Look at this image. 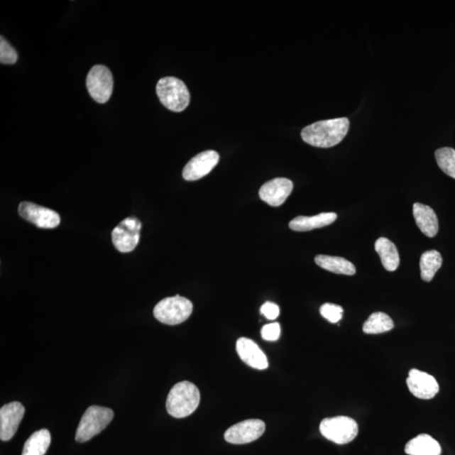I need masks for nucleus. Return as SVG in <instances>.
<instances>
[{"label": "nucleus", "instance_id": "obj_27", "mask_svg": "<svg viewBox=\"0 0 455 455\" xmlns=\"http://www.w3.org/2000/svg\"><path fill=\"white\" fill-rule=\"evenodd\" d=\"M281 335V327L278 322L268 324L261 329V337L265 341H275L279 339Z\"/></svg>", "mask_w": 455, "mask_h": 455}, {"label": "nucleus", "instance_id": "obj_18", "mask_svg": "<svg viewBox=\"0 0 455 455\" xmlns=\"http://www.w3.org/2000/svg\"><path fill=\"white\" fill-rule=\"evenodd\" d=\"M405 454L409 455H440L442 452L438 441L431 436L420 434L405 445Z\"/></svg>", "mask_w": 455, "mask_h": 455}, {"label": "nucleus", "instance_id": "obj_12", "mask_svg": "<svg viewBox=\"0 0 455 455\" xmlns=\"http://www.w3.org/2000/svg\"><path fill=\"white\" fill-rule=\"evenodd\" d=\"M410 392L417 398L430 400L439 393V385L434 376L413 368L407 380Z\"/></svg>", "mask_w": 455, "mask_h": 455}, {"label": "nucleus", "instance_id": "obj_6", "mask_svg": "<svg viewBox=\"0 0 455 455\" xmlns=\"http://www.w3.org/2000/svg\"><path fill=\"white\" fill-rule=\"evenodd\" d=\"M319 431L328 440L336 444L351 442L358 434V423L349 417L326 418L319 425Z\"/></svg>", "mask_w": 455, "mask_h": 455}, {"label": "nucleus", "instance_id": "obj_2", "mask_svg": "<svg viewBox=\"0 0 455 455\" xmlns=\"http://www.w3.org/2000/svg\"><path fill=\"white\" fill-rule=\"evenodd\" d=\"M200 391L191 382L177 383L170 390L166 409L171 417L184 418L192 415L200 403Z\"/></svg>", "mask_w": 455, "mask_h": 455}, {"label": "nucleus", "instance_id": "obj_21", "mask_svg": "<svg viewBox=\"0 0 455 455\" xmlns=\"http://www.w3.org/2000/svg\"><path fill=\"white\" fill-rule=\"evenodd\" d=\"M51 444V434L48 429L35 432L26 440L22 455H45Z\"/></svg>", "mask_w": 455, "mask_h": 455}, {"label": "nucleus", "instance_id": "obj_15", "mask_svg": "<svg viewBox=\"0 0 455 455\" xmlns=\"http://www.w3.org/2000/svg\"><path fill=\"white\" fill-rule=\"evenodd\" d=\"M236 351L242 361L248 366L259 371L268 368L267 356L255 341L241 337L236 342Z\"/></svg>", "mask_w": 455, "mask_h": 455}, {"label": "nucleus", "instance_id": "obj_28", "mask_svg": "<svg viewBox=\"0 0 455 455\" xmlns=\"http://www.w3.org/2000/svg\"><path fill=\"white\" fill-rule=\"evenodd\" d=\"M261 313L264 315V317L270 321H273L278 317L279 314H280V309H279L278 305L272 302H267L261 307Z\"/></svg>", "mask_w": 455, "mask_h": 455}, {"label": "nucleus", "instance_id": "obj_16", "mask_svg": "<svg viewBox=\"0 0 455 455\" xmlns=\"http://www.w3.org/2000/svg\"><path fill=\"white\" fill-rule=\"evenodd\" d=\"M413 216L417 227L427 237H434L439 232V219L430 207L419 204L413 205Z\"/></svg>", "mask_w": 455, "mask_h": 455}, {"label": "nucleus", "instance_id": "obj_9", "mask_svg": "<svg viewBox=\"0 0 455 455\" xmlns=\"http://www.w3.org/2000/svg\"><path fill=\"white\" fill-rule=\"evenodd\" d=\"M18 212L21 218L40 229H54L60 224V216L57 212L33 202H21Z\"/></svg>", "mask_w": 455, "mask_h": 455}, {"label": "nucleus", "instance_id": "obj_1", "mask_svg": "<svg viewBox=\"0 0 455 455\" xmlns=\"http://www.w3.org/2000/svg\"><path fill=\"white\" fill-rule=\"evenodd\" d=\"M349 127L350 121L346 117L319 121L302 130L301 137L309 146L331 148L344 141Z\"/></svg>", "mask_w": 455, "mask_h": 455}, {"label": "nucleus", "instance_id": "obj_5", "mask_svg": "<svg viewBox=\"0 0 455 455\" xmlns=\"http://www.w3.org/2000/svg\"><path fill=\"white\" fill-rule=\"evenodd\" d=\"M193 312L192 302L179 295L162 300L154 309L155 317L165 325H179L190 317Z\"/></svg>", "mask_w": 455, "mask_h": 455}, {"label": "nucleus", "instance_id": "obj_19", "mask_svg": "<svg viewBox=\"0 0 455 455\" xmlns=\"http://www.w3.org/2000/svg\"><path fill=\"white\" fill-rule=\"evenodd\" d=\"M375 251L380 256L382 265L389 272H394L400 265V256L395 245L387 238H380L375 242Z\"/></svg>", "mask_w": 455, "mask_h": 455}, {"label": "nucleus", "instance_id": "obj_4", "mask_svg": "<svg viewBox=\"0 0 455 455\" xmlns=\"http://www.w3.org/2000/svg\"><path fill=\"white\" fill-rule=\"evenodd\" d=\"M157 96L169 110L183 111L190 103V93L183 81L175 77H165L156 85Z\"/></svg>", "mask_w": 455, "mask_h": 455}, {"label": "nucleus", "instance_id": "obj_24", "mask_svg": "<svg viewBox=\"0 0 455 455\" xmlns=\"http://www.w3.org/2000/svg\"><path fill=\"white\" fill-rule=\"evenodd\" d=\"M437 163L449 177L455 179V150L452 148H442L435 153Z\"/></svg>", "mask_w": 455, "mask_h": 455}, {"label": "nucleus", "instance_id": "obj_14", "mask_svg": "<svg viewBox=\"0 0 455 455\" xmlns=\"http://www.w3.org/2000/svg\"><path fill=\"white\" fill-rule=\"evenodd\" d=\"M294 184L287 178H275L261 187V199L272 207L281 206L290 197Z\"/></svg>", "mask_w": 455, "mask_h": 455}, {"label": "nucleus", "instance_id": "obj_11", "mask_svg": "<svg viewBox=\"0 0 455 455\" xmlns=\"http://www.w3.org/2000/svg\"><path fill=\"white\" fill-rule=\"evenodd\" d=\"M219 155L214 150H207L193 157L185 166L182 177L186 181H197L209 174L219 163Z\"/></svg>", "mask_w": 455, "mask_h": 455}, {"label": "nucleus", "instance_id": "obj_13", "mask_svg": "<svg viewBox=\"0 0 455 455\" xmlns=\"http://www.w3.org/2000/svg\"><path fill=\"white\" fill-rule=\"evenodd\" d=\"M25 415V407L20 402L4 405L0 409V439L11 440L16 434L18 427Z\"/></svg>", "mask_w": 455, "mask_h": 455}, {"label": "nucleus", "instance_id": "obj_17", "mask_svg": "<svg viewBox=\"0 0 455 455\" xmlns=\"http://www.w3.org/2000/svg\"><path fill=\"white\" fill-rule=\"evenodd\" d=\"M336 219L337 215L335 213H322L312 217L299 216L292 220L290 228L294 231H310L315 229L326 227L334 223Z\"/></svg>", "mask_w": 455, "mask_h": 455}, {"label": "nucleus", "instance_id": "obj_26", "mask_svg": "<svg viewBox=\"0 0 455 455\" xmlns=\"http://www.w3.org/2000/svg\"><path fill=\"white\" fill-rule=\"evenodd\" d=\"M319 312H321L322 317L327 319L328 322L337 323L339 322L342 318L344 309H342L340 305L327 303L322 306L321 309H319Z\"/></svg>", "mask_w": 455, "mask_h": 455}, {"label": "nucleus", "instance_id": "obj_25", "mask_svg": "<svg viewBox=\"0 0 455 455\" xmlns=\"http://www.w3.org/2000/svg\"><path fill=\"white\" fill-rule=\"evenodd\" d=\"M18 60V54L16 49L7 42L6 38H0V62L4 65L16 64Z\"/></svg>", "mask_w": 455, "mask_h": 455}, {"label": "nucleus", "instance_id": "obj_22", "mask_svg": "<svg viewBox=\"0 0 455 455\" xmlns=\"http://www.w3.org/2000/svg\"><path fill=\"white\" fill-rule=\"evenodd\" d=\"M443 264L442 256L438 251L424 252L421 256L420 269L423 281L431 282Z\"/></svg>", "mask_w": 455, "mask_h": 455}, {"label": "nucleus", "instance_id": "obj_10", "mask_svg": "<svg viewBox=\"0 0 455 455\" xmlns=\"http://www.w3.org/2000/svg\"><path fill=\"white\" fill-rule=\"evenodd\" d=\"M265 423L259 419H250L234 425L225 432L224 439L229 444H245L253 442L264 434Z\"/></svg>", "mask_w": 455, "mask_h": 455}, {"label": "nucleus", "instance_id": "obj_20", "mask_svg": "<svg viewBox=\"0 0 455 455\" xmlns=\"http://www.w3.org/2000/svg\"><path fill=\"white\" fill-rule=\"evenodd\" d=\"M319 267L336 274L353 276L356 273L355 265L351 261L339 256L319 255L314 258Z\"/></svg>", "mask_w": 455, "mask_h": 455}, {"label": "nucleus", "instance_id": "obj_23", "mask_svg": "<svg viewBox=\"0 0 455 455\" xmlns=\"http://www.w3.org/2000/svg\"><path fill=\"white\" fill-rule=\"evenodd\" d=\"M394 328V322L388 314L375 312L363 324V330L366 334H381Z\"/></svg>", "mask_w": 455, "mask_h": 455}, {"label": "nucleus", "instance_id": "obj_3", "mask_svg": "<svg viewBox=\"0 0 455 455\" xmlns=\"http://www.w3.org/2000/svg\"><path fill=\"white\" fill-rule=\"evenodd\" d=\"M114 417L111 409L92 405L84 413L80 422L75 439L79 443H85L101 432L110 424Z\"/></svg>", "mask_w": 455, "mask_h": 455}, {"label": "nucleus", "instance_id": "obj_7", "mask_svg": "<svg viewBox=\"0 0 455 455\" xmlns=\"http://www.w3.org/2000/svg\"><path fill=\"white\" fill-rule=\"evenodd\" d=\"M87 87L94 100L104 104L109 101L114 91L111 72L106 66H94L87 75Z\"/></svg>", "mask_w": 455, "mask_h": 455}, {"label": "nucleus", "instance_id": "obj_8", "mask_svg": "<svg viewBox=\"0 0 455 455\" xmlns=\"http://www.w3.org/2000/svg\"><path fill=\"white\" fill-rule=\"evenodd\" d=\"M142 224L134 217L123 220L111 233L112 243L121 253L133 251L141 239Z\"/></svg>", "mask_w": 455, "mask_h": 455}]
</instances>
